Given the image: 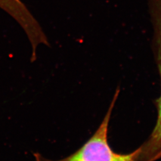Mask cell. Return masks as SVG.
<instances>
[{
  "instance_id": "1",
  "label": "cell",
  "mask_w": 161,
  "mask_h": 161,
  "mask_svg": "<svg viewBox=\"0 0 161 161\" xmlns=\"http://www.w3.org/2000/svg\"><path fill=\"white\" fill-rule=\"evenodd\" d=\"M118 95L117 92L97 131L75 153L58 161L48 159L40 153H35L36 161H140V149L130 154H119L112 149L108 143L109 123Z\"/></svg>"
},
{
  "instance_id": "3",
  "label": "cell",
  "mask_w": 161,
  "mask_h": 161,
  "mask_svg": "<svg viewBox=\"0 0 161 161\" xmlns=\"http://www.w3.org/2000/svg\"><path fill=\"white\" fill-rule=\"evenodd\" d=\"M0 7L13 17L26 33L33 31L38 25L20 0H0Z\"/></svg>"
},
{
  "instance_id": "2",
  "label": "cell",
  "mask_w": 161,
  "mask_h": 161,
  "mask_svg": "<svg viewBox=\"0 0 161 161\" xmlns=\"http://www.w3.org/2000/svg\"><path fill=\"white\" fill-rule=\"evenodd\" d=\"M158 60L161 79V35L156 39ZM158 116L155 127L149 140L140 147L141 161H153L161 158V93L158 100Z\"/></svg>"
}]
</instances>
